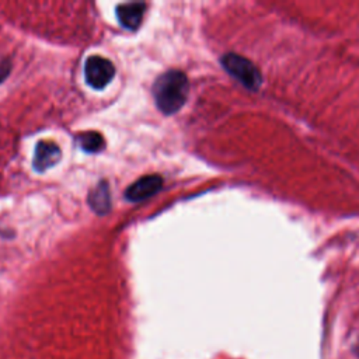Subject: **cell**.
Segmentation results:
<instances>
[{
    "instance_id": "obj_1",
    "label": "cell",
    "mask_w": 359,
    "mask_h": 359,
    "mask_svg": "<svg viewBox=\"0 0 359 359\" xmlns=\"http://www.w3.org/2000/svg\"><path fill=\"white\" fill-rule=\"evenodd\" d=\"M151 93L160 112L172 115L185 104L189 93V81L181 70H168L158 76Z\"/></svg>"
},
{
    "instance_id": "obj_2",
    "label": "cell",
    "mask_w": 359,
    "mask_h": 359,
    "mask_svg": "<svg viewBox=\"0 0 359 359\" xmlns=\"http://www.w3.org/2000/svg\"><path fill=\"white\" fill-rule=\"evenodd\" d=\"M222 65L227 73H230L247 88L257 90L259 87L262 81L261 73L257 66L247 57L237 53H226L222 57Z\"/></svg>"
},
{
    "instance_id": "obj_3",
    "label": "cell",
    "mask_w": 359,
    "mask_h": 359,
    "mask_svg": "<svg viewBox=\"0 0 359 359\" xmlns=\"http://www.w3.org/2000/svg\"><path fill=\"white\" fill-rule=\"evenodd\" d=\"M115 76V66L107 57L93 55L86 59L84 77L87 84L94 90H102L107 87Z\"/></svg>"
},
{
    "instance_id": "obj_4",
    "label": "cell",
    "mask_w": 359,
    "mask_h": 359,
    "mask_svg": "<svg viewBox=\"0 0 359 359\" xmlns=\"http://www.w3.org/2000/svg\"><path fill=\"white\" fill-rule=\"evenodd\" d=\"M163 187V178L157 174L140 177L125 191V198L130 202H140L156 195Z\"/></svg>"
},
{
    "instance_id": "obj_5",
    "label": "cell",
    "mask_w": 359,
    "mask_h": 359,
    "mask_svg": "<svg viewBox=\"0 0 359 359\" xmlns=\"http://www.w3.org/2000/svg\"><path fill=\"white\" fill-rule=\"evenodd\" d=\"M60 149L53 142H38L34 151V160L32 167L35 171H45L50 167H53L60 160Z\"/></svg>"
},
{
    "instance_id": "obj_6",
    "label": "cell",
    "mask_w": 359,
    "mask_h": 359,
    "mask_svg": "<svg viewBox=\"0 0 359 359\" xmlns=\"http://www.w3.org/2000/svg\"><path fill=\"white\" fill-rule=\"evenodd\" d=\"M144 10V3H125L116 7V17L122 27L128 29H136L142 22Z\"/></svg>"
},
{
    "instance_id": "obj_7",
    "label": "cell",
    "mask_w": 359,
    "mask_h": 359,
    "mask_svg": "<svg viewBox=\"0 0 359 359\" xmlns=\"http://www.w3.org/2000/svg\"><path fill=\"white\" fill-rule=\"evenodd\" d=\"M90 208L100 216L107 215L111 210V195L109 187L105 181H100L88 195Z\"/></svg>"
},
{
    "instance_id": "obj_8",
    "label": "cell",
    "mask_w": 359,
    "mask_h": 359,
    "mask_svg": "<svg viewBox=\"0 0 359 359\" xmlns=\"http://www.w3.org/2000/svg\"><path fill=\"white\" fill-rule=\"evenodd\" d=\"M79 146L87 153H97L104 149V137L98 132H84L77 136Z\"/></svg>"
},
{
    "instance_id": "obj_9",
    "label": "cell",
    "mask_w": 359,
    "mask_h": 359,
    "mask_svg": "<svg viewBox=\"0 0 359 359\" xmlns=\"http://www.w3.org/2000/svg\"><path fill=\"white\" fill-rule=\"evenodd\" d=\"M10 72V62L8 60H4L1 65H0V81H3L7 74Z\"/></svg>"
},
{
    "instance_id": "obj_10",
    "label": "cell",
    "mask_w": 359,
    "mask_h": 359,
    "mask_svg": "<svg viewBox=\"0 0 359 359\" xmlns=\"http://www.w3.org/2000/svg\"><path fill=\"white\" fill-rule=\"evenodd\" d=\"M352 352L356 355V356H359V339L356 341V344L353 345V348H352Z\"/></svg>"
}]
</instances>
